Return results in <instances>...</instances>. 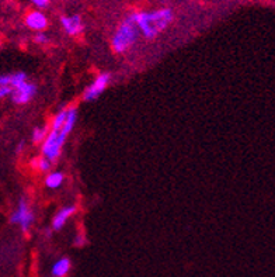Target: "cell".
Here are the masks:
<instances>
[{
	"mask_svg": "<svg viewBox=\"0 0 275 277\" xmlns=\"http://www.w3.org/2000/svg\"><path fill=\"white\" fill-rule=\"evenodd\" d=\"M41 3H42V7H45L49 3V0H41Z\"/></svg>",
	"mask_w": 275,
	"mask_h": 277,
	"instance_id": "19",
	"label": "cell"
},
{
	"mask_svg": "<svg viewBox=\"0 0 275 277\" xmlns=\"http://www.w3.org/2000/svg\"><path fill=\"white\" fill-rule=\"evenodd\" d=\"M35 93H37L35 85L24 82L23 85L17 86L16 89L11 92V97H13V101L17 103V104H26L35 96Z\"/></svg>",
	"mask_w": 275,
	"mask_h": 277,
	"instance_id": "6",
	"label": "cell"
},
{
	"mask_svg": "<svg viewBox=\"0 0 275 277\" xmlns=\"http://www.w3.org/2000/svg\"><path fill=\"white\" fill-rule=\"evenodd\" d=\"M35 42H38V44H47V42H48V37H47L45 34H42V32H38V34L35 35Z\"/></svg>",
	"mask_w": 275,
	"mask_h": 277,
	"instance_id": "16",
	"label": "cell"
},
{
	"mask_svg": "<svg viewBox=\"0 0 275 277\" xmlns=\"http://www.w3.org/2000/svg\"><path fill=\"white\" fill-rule=\"evenodd\" d=\"M10 80H11V75H0V86H9Z\"/></svg>",
	"mask_w": 275,
	"mask_h": 277,
	"instance_id": "15",
	"label": "cell"
},
{
	"mask_svg": "<svg viewBox=\"0 0 275 277\" xmlns=\"http://www.w3.org/2000/svg\"><path fill=\"white\" fill-rule=\"evenodd\" d=\"M70 270V260L68 257H62L52 266V275L54 277H65Z\"/></svg>",
	"mask_w": 275,
	"mask_h": 277,
	"instance_id": "10",
	"label": "cell"
},
{
	"mask_svg": "<svg viewBox=\"0 0 275 277\" xmlns=\"http://www.w3.org/2000/svg\"><path fill=\"white\" fill-rule=\"evenodd\" d=\"M47 137H48V131H47L45 127H37V128L32 131V141L35 144L44 142L47 139Z\"/></svg>",
	"mask_w": 275,
	"mask_h": 277,
	"instance_id": "12",
	"label": "cell"
},
{
	"mask_svg": "<svg viewBox=\"0 0 275 277\" xmlns=\"http://www.w3.org/2000/svg\"><path fill=\"white\" fill-rule=\"evenodd\" d=\"M75 211H76V207H75V206H66V207L60 208L58 213H56V215L52 219V228H54L55 231L62 229V228L65 227V224L68 222L69 218L75 214Z\"/></svg>",
	"mask_w": 275,
	"mask_h": 277,
	"instance_id": "9",
	"label": "cell"
},
{
	"mask_svg": "<svg viewBox=\"0 0 275 277\" xmlns=\"http://www.w3.org/2000/svg\"><path fill=\"white\" fill-rule=\"evenodd\" d=\"M29 1H32L35 6H38V7H42V3H41V0H29Z\"/></svg>",
	"mask_w": 275,
	"mask_h": 277,
	"instance_id": "18",
	"label": "cell"
},
{
	"mask_svg": "<svg viewBox=\"0 0 275 277\" xmlns=\"http://www.w3.org/2000/svg\"><path fill=\"white\" fill-rule=\"evenodd\" d=\"M78 120V110L76 109H69L68 110V117L66 121L63 124L62 128H52L51 132L48 134L47 139L42 144V154L45 158H48L51 162L55 160L60 155L62 147L65 144V141L68 138V135L72 132V129L75 128Z\"/></svg>",
	"mask_w": 275,
	"mask_h": 277,
	"instance_id": "2",
	"label": "cell"
},
{
	"mask_svg": "<svg viewBox=\"0 0 275 277\" xmlns=\"http://www.w3.org/2000/svg\"><path fill=\"white\" fill-rule=\"evenodd\" d=\"M138 32H139V29H138L137 23L132 16H129L119 24V27L112 37V50L117 54H122L129 50L137 41Z\"/></svg>",
	"mask_w": 275,
	"mask_h": 277,
	"instance_id": "3",
	"label": "cell"
},
{
	"mask_svg": "<svg viewBox=\"0 0 275 277\" xmlns=\"http://www.w3.org/2000/svg\"><path fill=\"white\" fill-rule=\"evenodd\" d=\"M110 79H111V76L108 75V73H101V75H98L96 80L88 86L86 92H84V94H83V99L86 100V101H93V100H96L106 90V88L108 86V83H110Z\"/></svg>",
	"mask_w": 275,
	"mask_h": 277,
	"instance_id": "5",
	"label": "cell"
},
{
	"mask_svg": "<svg viewBox=\"0 0 275 277\" xmlns=\"http://www.w3.org/2000/svg\"><path fill=\"white\" fill-rule=\"evenodd\" d=\"M60 24L63 27V30L66 31L69 35H78L79 32L83 31V21L80 19V16H69V17H62Z\"/></svg>",
	"mask_w": 275,
	"mask_h": 277,
	"instance_id": "7",
	"label": "cell"
},
{
	"mask_svg": "<svg viewBox=\"0 0 275 277\" xmlns=\"http://www.w3.org/2000/svg\"><path fill=\"white\" fill-rule=\"evenodd\" d=\"M24 82H27V76L24 72H17L14 75H11V80H10V88L16 89L17 86L23 85Z\"/></svg>",
	"mask_w": 275,
	"mask_h": 277,
	"instance_id": "13",
	"label": "cell"
},
{
	"mask_svg": "<svg viewBox=\"0 0 275 277\" xmlns=\"http://www.w3.org/2000/svg\"><path fill=\"white\" fill-rule=\"evenodd\" d=\"M26 24H27V27H29L31 30L42 31L44 29H47L48 20H47V17H45L44 13H41V11H31L28 16L26 17Z\"/></svg>",
	"mask_w": 275,
	"mask_h": 277,
	"instance_id": "8",
	"label": "cell"
},
{
	"mask_svg": "<svg viewBox=\"0 0 275 277\" xmlns=\"http://www.w3.org/2000/svg\"><path fill=\"white\" fill-rule=\"evenodd\" d=\"M62 183H63V173H60V172H52L45 179V185L49 188L60 187Z\"/></svg>",
	"mask_w": 275,
	"mask_h": 277,
	"instance_id": "11",
	"label": "cell"
},
{
	"mask_svg": "<svg viewBox=\"0 0 275 277\" xmlns=\"http://www.w3.org/2000/svg\"><path fill=\"white\" fill-rule=\"evenodd\" d=\"M134 20L137 23L139 31L145 35V38L152 40L156 35H159L173 20V11L170 9H160L147 13L140 11L132 14Z\"/></svg>",
	"mask_w": 275,
	"mask_h": 277,
	"instance_id": "1",
	"label": "cell"
},
{
	"mask_svg": "<svg viewBox=\"0 0 275 277\" xmlns=\"http://www.w3.org/2000/svg\"><path fill=\"white\" fill-rule=\"evenodd\" d=\"M7 94H11V88H9V86H0V99L6 97Z\"/></svg>",
	"mask_w": 275,
	"mask_h": 277,
	"instance_id": "17",
	"label": "cell"
},
{
	"mask_svg": "<svg viewBox=\"0 0 275 277\" xmlns=\"http://www.w3.org/2000/svg\"><path fill=\"white\" fill-rule=\"evenodd\" d=\"M11 222L13 224H19L23 231H28L31 224L34 222V214L31 213L28 204L24 198H21L19 201V207L11 215Z\"/></svg>",
	"mask_w": 275,
	"mask_h": 277,
	"instance_id": "4",
	"label": "cell"
},
{
	"mask_svg": "<svg viewBox=\"0 0 275 277\" xmlns=\"http://www.w3.org/2000/svg\"><path fill=\"white\" fill-rule=\"evenodd\" d=\"M32 165H34V168L39 169L41 172H48L49 169H51V160L44 156V158L34 159V160H32Z\"/></svg>",
	"mask_w": 275,
	"mask_h": 277,
	"instance_id": "14",
	"label": "cell"
}]
</instances>
